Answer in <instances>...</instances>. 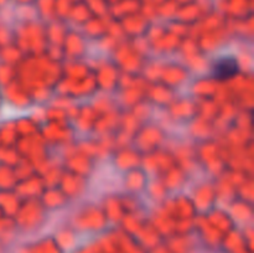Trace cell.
Segmentation results:
<instances>
[{
  "label": "cell",
  "mask_w": 254,
  "mask_h": 253,
  "mask_svg": "<svg viewBox=\"0 0 254 253\" xmlns=\"http://www.w3.org/2000/svg\"><path fill=\"white\" fill-rule=\"evenodd\" d=\"M240 62L235 56L217 57L211 64V77L218 81H227L240 72Z\"/></svg>",
  "instance_id": "cell-1"
}]
</instances>
